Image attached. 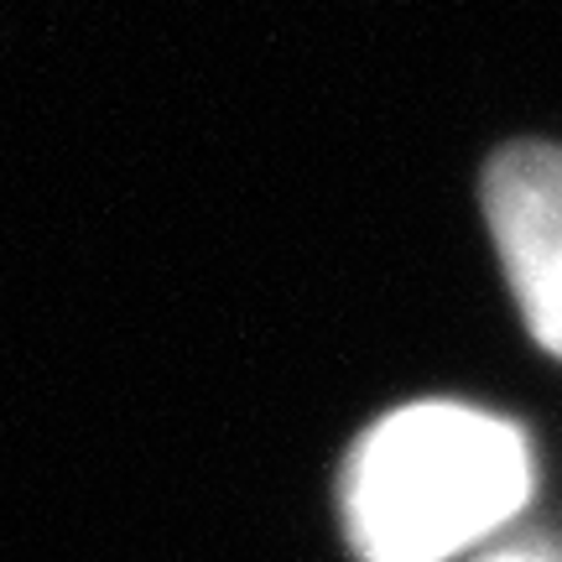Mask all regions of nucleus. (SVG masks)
Here are the masks:
<instances>
[{
    "instance_id": "obj_2",
    "label": "nucleus",
    "mask_w": 562,
    "mask_h": 562,
    "mask_svg": "<svg viewBox=\"0 0 562 562\" xmlns=\"http://www.w3.org/2000/svg\"><path fill=\"white\" fill-rule=\"evenodd\" d=\"M484 220L531 339L562 360V151L505 146L484 167Z\"/></svg>"
},
{
    "instance_id": "obj_3",
    "label": "nucleus",
    "mask_w": 562,
    "mask_h": 562,
    "mask_svg": "<svg viewBox=\"0 0 562 562\" xmlns=\"http://www.w3.org/2000/svg\"><path fill=\"white\" fill-rule=\"evenodd\" d=\"M484 562H552V558H542V552H495V558H484Z\"/></svg>"
},
{
    "instance_id": "obj_1",
    "label": "nucleus",
    "mask_w": 562,
    "mask_h": 562,
    "mask_svg": "<svg viewBox=\"0 0 562 562\" xmlns=\"http://www.w3.org/2000/svg\"><path fill=\"white\" fill-rule=\"evenodd\" d=\"M531 495L521 427L459 402H417L349 448L344 531L360 562H448L501 531Z\"/></svg>"
}]
</instances>
